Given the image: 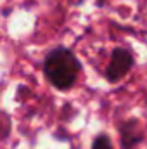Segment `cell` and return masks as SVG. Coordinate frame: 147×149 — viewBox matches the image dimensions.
Wrapping results in <instances>:
<instances>
[{
  "instance_id": "obj_1",
  "label": "cell",
  "mask_w": 147,
  "mask_h": 149,
  "mask_svg": "<svg viewBox=\"0 0 147 149\" xmlns=\"http://www.w3.org/2000/svg\"><path fill=\"white\" fill-rule=\"evenodd\" d=\"M81 73V63L71 49L55 47L43 59V74L57 90H68Z\"/></svg>"
},
{
  "instance_id": "obj_2",
  "label": "cell",
  "mask_w": 147,
  "mask_h": 149,
  "mask_svg": "<svg viewBox=\"0 0 147 149\" xmlns=\"http://www.w3.org/2000/svg\"><path fill=\"white\" fill-rule=\"evenodd\" d=\"M135 64V57L132 54L130 49L126 47H116L111 52V59L109 64L106 68V78L111 83L119 81L121 78H125L126 74L130 73V70Z\"/></svg>"
},
{
  "instance_id": "obj_3",
  "label": "cell",
  "mask_w": 147,
  "mask_h": 149,
  "mask_svg": "<svg viewBox=\"0 0 147 149\" xmlns=\"http://www.w3.org/2000/svg\"><path fill=\"white\" fill-rule=\"evenodd\" d=\"M144 141V132L140 128V121L132 118L119 125V142L121 149H135Z\"/></svg>"
},
{
  "instance_id": "obj_4",
  "label": "cell",
  "mask_w": 147,
  "mask_h": 149,
  "mask_svg": "<svg viewBox=\"0 0 147 149\" xmlns=\"http://www.w3.org/2000/svg\"><path fill=\"white\" fill-rule=\"evenodd\" d=\"M92 149H114L107 134H99L94 141H92Z\"/></svg>"
},
{
  "instance_id": "obj_5",
  "label": "cell",
  "mask_w": 147,
  "mask_h": 149,
  "mask_svg": "<svg viewBox=\"0 0 147 149\" xmlns=\"http://www.w3.org/2000/svg\"><path fill=\"white\" fill-rule=\"evenodd\" d=\"M9 134H10V121H9V118L5 116L3 123H0V141L7 139V135H9Z\"/></svg>"
}]
</instances>
